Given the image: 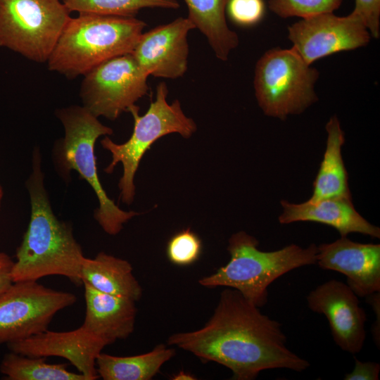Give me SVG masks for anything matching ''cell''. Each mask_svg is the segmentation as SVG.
Here are the masks:
<instances>
[{
  "label": "cell",
  "instance_id": "cell-31",
  "mask_svg": "<svg viewBox=\"0 0 380 380\" xmlns=\"http://www.w3.org/2000/svg\"><path fill=\"white\" fill-rule=\"evenodd\" d=\"M173 379H175V380L185 379L186 380V379H195V378L189 374H187L184 372H180L177 375L174 376Z\"/></svg>",
  "mask_w": 380,
  "mask_h": 380
},
{
  "label": "cell",
  "instance_id": "cell-20",
  "mask_svg": "<svg viewBox=\"0 0 380 380\" xmlns=\"http://www.w3.org/2000/svg\"><path fill=\"white\" fill-rule=\"evenodd\" d=\"M188 7L187 18L206 37L216 57L228 59L239 45V37L227 23L225 11L229 0H184Z\"/></svg>",
  "mask_w": 380,
  "mask_h": 380
},
{
  "label": "cell",
  "instance_id": "cell-10",
  "mask_svg": "<svg viewBox=\"0 0 380 380\" xmlns=\"http://www.w3.org/2000/svg\"><path fill=\"white\" fill-rule=\"evenodd\" d=\"M76 301L73 293L37 281L13 282L0 293V345L47 330L56 314Z\"/></svg>",
  "mask_w": 380,
  "mask_h": 380
},
{
  "label": "cell",
  "instance_id": "cell-23",
  "mask_svg": "<svg viewBox=\"0 0 380 380\" xmlns=\"http://www.w3.org/2000/svg\"><path fill=\"white\" fill-rule=\"evenodd\" d=\"M63 4L70 12L120 17H134L144 8L177 9L179 7L177 0H63Z\"/></svg>",
  "mask_w": 380,
  "mask_h": 380
},
{
  "label": "cell",
  "instance_id": "cell-11",
  "mask_svg": "<svg viewBox=\"0 0 380 380\" xmlns=\"http://www.w3.org/2000/svg\"><path fill=\"white\" fill-rule=\"evenodd\" d=\"M371 34L353 11L339 17L334 13L302 18L288 27L293 48L310 65L322 58L366 46Z\"/></svg>",
  "mask_w": 380,
  "mask_h": 380
},
{
  "label": "cell",
  "instance_id": "cell-6",
  "mask_svg": "<svg viewBox=\"0 0 380 380\" xmlns=\"http://www.w3.org/2000/svg\"><path fill=\"white\" fill-rule=\"evenodd\" d=\"M167 94L166 84L160 82L156 87V100L151 102L144 115L139 114V108L135 104L128 109L127 112L134 118V129L126 142L115 144L108 137L101 141L103 148L112 155V160L104 171L110 174L118 163L122 165L123 174L118 186L120 199L126 204L134 201V176L142 157L152 144L162 137L172 133L188 139L196 130L195 122L184 113L179 101L168 103Z\"/></svg>",
  "mask_w": 380,
  "mask_h": 380
},
{
  "label": "cell",
  "instance_id": "cell-29",
  "mask_svg": "<svg viewBox=\"0 0 380 380\" xmlns=\"http://www.w3.org/2000/svg\"><path fill=\"white\" fill-rule=\"evenodd\" d=\"M365 301L369 304L375 314V322L371 328V333L376 346H380V291L374 292L365 298Z\"/></svg>",
  "mask_w": 380,
  "mask_h": 380
},
{
  "label": "cell",
  "instance_id": "cell-14",
  "mask_svg": "<svg viewBox=\"0 0 380 380\" xmlns=\"http://www.w3.org/2000/svg\"><path fill=\"white\" fill-rule=\"evenodd\" d=\"M11 352L30 357H61L68 360L89 380L99 378L96 360L106 343L82 324L74 330L48 329L6 344Z\"/></svg>",
  "mask_w": 380,
  "mask_h": 380
},
{
  "label": "cell",
  "instance_id": "cell-13",
  "mask_svg": "<svg viewBox=\"0 0 380 380\" xmlns=\"http://www.w3.org/2000/svg\"><path fill=\"white\" fill-rule=\"evenodd\" d=\"M195 29L187 18H178L142 33L132 53L149 76L168 79L182 77L187 70V35Z\"/></svg>",
  "mask_w": 380,
  "mask_h": 380
},
{
  "label": "cell",
  "instance_id": "cell-3",
  "mask_svg": "<svg viewBox=\"0 0 380 380\" xmlns=\"http://www.w3.org/2000/svg\"><path fill=\"white\" fill-rule=\"evenodd\" d=\"M146 24L135 17L80 13L63 28L48 61L49 70L72 79L112 58L132 53Z\"/></svg>",
  "mask_w": 380,
  "mask_h": 380
},
{
  "label": "cell",
  "instance_id": "cell-22",
  "mask_svg": "<svg viewBox=\"0 0 380 380\" xmlns=\"http://www.w3.org/2000/svg\"><path fill=\"white\" fill-rule=\"evenodd\" d=\"M67 364H49L45 357H30L13 352L6 354L0 372L8 380H89L80 372L67 369Z\"/></svg>",
  "mask_w": 380,
  "mask_h": 380
},
{
  "label": "cell",
  "instance_id": "cell-32",
  "mask_svg": "<svg viewBox=\"0 0 380 380\" xmlns=\"http://www.w3.org/2000/svg\"><path fill=\"white\" fill-rule=\"evenodd\" d=\"M2 198H3V189H2L1 184L0 183V208H1V201H2Z\"/></svg>",
  "mask_w": 380,
  "mask_h": 380
},
{
  "label": "cell",
  "instance_id": "cell-9",
  "mask_svg": "<svg viewBox=\"0 0 380 380\" xmlns=\"http://www.w3.org/2000/svg\"><path fill=\"white\" fill-rule=\"evenodd\" d=\"M148 77L132 53L106 61L84 75L82 106L96 118L115 120L147 94Z\"/></svg>",
  "mask_w": 380,
  "mask_h": 380
},
{
  "label": "cell",
  "instance_id": "cell-2",
  "mask_svg": "<svg viewBox=\"0 0 380 380\" xmlns=\"http://www.w3.org/2000/svg\"><path fill=\"white\" fill-rule=\"evenodd\" d=\"M27 187L30 198V219L16 251L12 270L13 282L60 275L81 286L84 255L74 237L72 226L53 213L44 186L38 148L33 151L32 169Z\"/></svg>",
  "mask_w": 380,
  "mask_h": 380
},
{
  "label": "cell",
  "instance_id": "cell-1",
  "mask_svg": "<svg viewBox=\"0 0 380 380\" xmlns=\"http://www.w3.org/2000/svg\"><path fill=\"white\" fill-rule=\"evenodd\" d=\"M259 308L237 290L226 287L202 328L173 334L167 345L227 367L235 380H253L266 369H308L310 362L286 346L281 324Z\"/></svg>",
  "mask_w": 380,
  "mask_h": 380
},
{
  "label": "cell",
  "instance_id": "cell-5",
  "mask_svg": "<svg viewBox=\"0 0 380 380\" xmlns=\"http://www.w3.org/2000/svg\"><path fill=\"white\" fill-rule=\"evenodd\" d=\"M56 115L64 128V137L55 144L53 158L58 174L69 179L75 170L94 191L99 201L94 218L105 232L118 234L123 224L139 213L120 209L106 194L97 172L94 154L96 141L101 136L111 135L113 129L103 125L83 106H71L59 109Z\"/></svg>",
  "mask_w": 380,
  "mask_h": 380
},
{
  "label": "cell",
  "instance_id": "cell-30",
  "mask_svg": "<svg viewBox=\"0 0 380 380\" xmlns=\"http://www.w3.org/2000/svg\"><path fill=\"white\" fill-rule=\"evenodd\" d=\"M14 261L6 253L0 252V293L6 290L13 282L12 270Z\"/></svg>",
  "mask_w": 380,
  "mask_h": 380
},
{
  "label": "cell",
  "instance_id": "cell-27",
  "mask_svg": "<svg viewBox=\"0 0 380 380\" xmlns=\"http://www.w3.org/2000/svg\"><path fill=\"white\" fill-rule=\"evenodd\" d=\"M362 20L371 37L380 36V0H355L353 11Z\"/></svg>",
  "mask_w": 380,
  "mask_h": 380
},
{
  "label": "cell",
  "instance_id": "cell-7",
  "mask_svg": "<svg viewBox=\"0 0 380 380\" xmlns=\"http://www.w3.org/2000/svg\"><path fill=\"white\" fill-rule=\"evenodd\" d=\"M319 72L293 48L274 47L257 61L253 85L259 106L270 117L284 120L300 114L318 100Z\"/></svg>",
  "mask_w": 380,
  "mask_h": 380
},
{
  "label": "cell",
  "instance_id": "cell-18",
  "mask_svg": "<svg viewBox=\"0 0 380 380\" xmlns=\"http://www.w3.org/2000/svg\"><path fill=\"white\" fill-rule=\"evenodd\" d=\"M82 284L111 295L139 300L142 289L133 274L132 265L126 260L104 252L94 258L83 259L81 267Z\"/></svg>",
  "mask_w": 380,
  "mask_h": 380
},
{
  "label": "cell",
  "instance_id": "cell-25",
  "mask_svg": "<svg viewBox=\"0 0 380 380\" xmlns=\"http://www.w3.org/2000/svg\"><path fill=\"white\" fill-rule=\"evenodd\" d=\"M202 252V241L190 228L183 229L169 240L166 253L170 262L178 266L194 263Z\"/></svg>",
  "mask_w": 380,
  "mask_h": 380
},
{
  "label": "cell",
  "instance_id": "cell-16",
  "mask_svg": "<svg viewBox=\"0 0 380 380\" xmlns=\"http://www.w3.org/2000/svg\"><path fill=\"white\" fill-rule=\"evenodd\" d=\"M283 212L279 217L281 224L296 222H315L336 229L341 236L357 232L373 238L380 237V229L369 223L355 209L350 198H331L291 203L281 201Z\"/></svg>",
  "mask_w": 380,
  "mask_h": 380
},
{
  "label": "cell",
  "instance_id": "cell-26",
  "mask_svg": "<svg viewBox=\"0 0 380 380\" xmlns=\"http://www.w3.org/2000/svg\"><path fill=\"white\" fill-rule=\"evenodd\" d=\"M226 9L234 23L248 27L262 19L265 4L263 0H229Z\"/></svg>",
  "mask_w": 380,
  "mask_h": 380
},
{
  "label": "cell",
  "instance_id": "cell-19",
  "mask_svg": "<svg viewBox=\"0 0 380 380\" xmlns=\"http://www.w3.org/2000/svg\"><path fill=\"white\" fill-rule=\"evenodd\" d=\"M327 146L323 160L313 182L310 201L331 198H350L348 172L341 155L344 132L338 118L331 116L326 125Z\"/></svg>",
  "mask_w": 380,
  "mask_h": 380
},
{
  "label": "cell",
  "instance_id": "cell-15",
  "mask_svg": "<svg viewBox=\"0 0 380 380\" xmlns=\"http://www.w3.org/2000/svg\"><path fill=\"white\" fill-rule=\"evenodd\" d=\"M316 264L346 277V284L360 298L380 291V245L341 236L317 246Z\"/></svg>",
  "mask_w": 380,
  "mask_h": 380
},
{
  "label": "cell",
  "instance_id": "cell-28",
  "mask_svg": "<svg viewBox=\"0 0 380 380\" xmlns=\"http://www.w3.org/2000/svg\"><path fill=\"white\" fill-rule=\"evenodd\" d=\"M355 366L351 372L346 374L345 380H378L380 365L375 362H361L354 357Z\"/></svg>",
  "mask_w": 380,
  "mask_h": 380
},
{
  "label": "cell",
  "instance_id": "cell-24",
  "mask_svg": "<svg viewBox=\"0 0 380 380\" xmlns=\"http://www.w3.org/2000/svg\"><path fill=\"white\" fill-rule=\"evenodd\" d=\"M343 0H269V8L278 16L286 18L334 13Z\"/></svg>",
  "mask_w": 380,
  "mask_h": 380
},
{
  "label": "cell",
  "instance_id": "cell-12",
  "mask_svg": "<svg viewBox=\"0 0 380 380\" xmlns=\"http://www.w3.org/2000/svg\"><path fill=\"white\" fill-rule=\"evenodd\" d=\"M306 300L310 310L326 317L333 339L342 350L355 355L362 349L367 315L346 284L327 281L311 291Z\"/></svg>",
  "mask_w": 380,
  "mask_h": 380
},
{
  "label": "cell",
  "instance_id": "cell-21",
  "mask_svg": "<svg viewBox=\"0 0 380 380\" xmlns=\"http://www.w3.org/2000/svg\"><path fill=\"white\" fill-rule=\"evenodd\" d=\"M175 355L160 343L146 353L119 357L101 353L96 360L97 373L103 380H151Z\"/></svg>",
  "mask_w": 380,
  "mask_h": 380
},
{
  "label": "cell",
  "instance_id": "cell-4",
  "mask_svg": "<svg viewBox=\"0 0 380 380\" xmlns=\"http://www.w3.org/2000/svg\"><path fill=\"white\" fill-rule=\"evenodd\" d=\"M258 241L243 231L229 239V261L198 283L207 288L224 286L239 291L254 305L261 308L268 299V286L284 274L317 262V246L290 244L274 251H262Z\"/></svg>",
  "mask_w": 380,
  "mask_h": 380
},
{
  "label": "cell",
  "instance_id": "cell-17",
  "mask_svg": "<svg viewBox=\"0 0 380 380\" xmlns=\"http://www.w3.org/2000/svg\"><path fill=\"white\" fill-rule=\"evenodd\" d=\"M85 317L82 324L106 346L128 338L134 331L135 301L99 291L84 283Z\"/></svg>",
  "mask_w": 380,
  "mask_h": 380
},
{
  "label": "cell",
  "instance_id": "cell-8",
  "mask_svg": "<svg viewBox=\"0 0 380 380\" xmlns=\"http://www.w3.org/2000/svg\"><path fill=\"white\" fill-rule=\"evenodd\" d=\"M69 13L59 0H0V46L46 62Z\"/></svg>",
  "mask_w": 380,
  "mask_h": 380
}]
</instances>
